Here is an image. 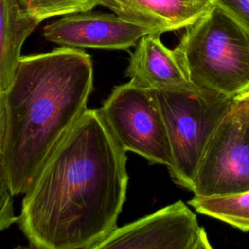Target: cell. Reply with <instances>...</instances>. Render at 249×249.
I'll use <instances>...</instances> for the list:
<instances>
[{"label": "cell", "mask_w": 249, "mask_h": 249, "mask_svg": "<svg viewBox=\"0 0 249 249\" xmlns=\"http://www.w3.org/2000/svg\"><path fill=\"white\" fill-rule=\"evenodd\" d=\"M199 230L196 214L179 200L116 227L85 249H190Z\"/></svg>", "instance_id": "7"}, {"label": "cell", "mask_w": 249, "mask_h": 249, "mask_svg": "<svg viewBox=\"0 0 249 249\" xmlns=\"http://www.w3.org/2000/svg\"><path fill=\"white\" fill-rule=\"evenodd\" d=\"M13 208V196L9 190L6 181L0 183V231L8 229L14 223H17Z\"/></svg>", "instance_id": "14"}, {"label": "cell", "mask_w": 249, "mask_h": 249, "mask_svg": "<svg viewBox=\"0 0 249 249\" xmlns=\"http://www.w3.org/2000/svg\"><path fill=\"white\" fill-rule=\"evenodd\" d=\"M213 2L249 30V0H213Z\"/></svg>", "instance_id": "15"}, {"label": "cell", "mask_w": 249, "mask_h": 249, "mask_svg": "<svg viewBox=\"0 0 249 249\" xmlns=\"http://www.w3.org/2000/svg\"><path fill=\"white\" fill-rule=\"evenodd\" d=\"M114 14L157 29L160 34L185 28L214 6L212 0H101Z\"/></svg>", "instance_id": "10"}, {"label": "cell", "mask_w": 249, "mask_h": 249, "mask_svg": "<svg viewBox=\"0 0 249 249\" xmlns=\"http://www.w3.org/2000/svg\"><path fill=\"white\" fill-rule=\"evenodd\" d=\"M212 1H213V0H212Z\"/></svg>", "instance_id": "21"}, {"label": "cell", "mask_w": 249, "mask_h": 249, "mask_svg": "<svg viewBox=\"0 0 249 249\" xmlns=\"http://www.w3.org/2000/svg\"><path fill=\"white\" fill-rule=\"evenodd\" d=\"M107 128L125 151L150 163L171 166V151L155 92L128 81L114 88L97 109Z\"/></svg>", "instance_id": "5"}, {"label": "cell", "mask_w": 249, "mask_h": 249, "mask_svg": "<svg viewBox=\"0 0 249 249\" xmlns=\"http://www.w3.org/2000/svg\"><path fill=\"white\" fill-rule=\"evenodd\" d=\"M150 33L160 32L114 13L91 10L63 16L43 27V36L47 41L80 50H127Z\"/></svg>", "instance_id": "8"}, {"label": "cell", "mask_w": 249, "mask_h": 249, "mask_svg": "<svg viewBox=\"0 0 249 249\" xmlns=\"http://www.w3.org/2000/svg\"><path fill=\"white\" fill-rule=\"evenodd\" d=\"M90 56L59 47L21 56L4 93L6 128L0 163L12 196L24 194L60 141L88 109Z\"/></svg>", "instance_id": "2"}, {"label": "cell", "mask_w": 249, "mask_h": 249, "mask_svg": "<svg viewBox=\"0 0 249 249\" xmlns=\"http://www.w3.org/2000/svg\"><path fill=\"white\" fill-rule=\"evenodd\" d=\"M39 23L19 0H0V93L9 89L23 43Z\"/></svg>", "instance_id": "11"}, {"label": "cell", "mask_w": 249, "mask_h": 249, "mask_svg": "<svg viewBox=\"0 0 249 249\" xmlns=\"http://www.w3.org/2000/svg\"><path fill=\"white\" fill-rule=\"evenodd\" d=\"M154 92L171 151L169 174L177 185L192 191L206 144L234 98L199 88L192 91Z\"/></svg>", "instance_id": "4"}, {"label": "cell", "mask_w": 249, "mask_h": 249, "mask_svg": "<svg viewBox=\"0 0 249 249\" xmlns=\"http://www.w3.org/2000/svg\"><path fill=\"white\" fill-rule=\"evenodd\" d=\"M241 96H243V98H244V99H245V101H246L247 109H248V114H249V91H248V92H246V93H244V94H242Z\"/></svg>", "instance_id": "19"}, {"label": "cell", "mask_w": 249, "mask_h": 249, "mask_svg": "<svg viewBox=\"0 0 249 249\" xmlns=\"http://www.w3.org/2000/svg\"><path fill=\"white\" fill-rule=\"evenodd\" d=\"M174 50L196 88L230 98L249 91V30L219 6L186 26Z\"/></svg>", "instance_id": "3"}, {"label": "cell", "mask_w": 249, "mask_h": 249, "mask_svg": "<svg viewBox=\"0 0 249 249\" xmlns=\"http://www.w3.org/2000/svg\"><path fill=\"white\" fill-rule=\"evenodd\" d=\"M190 249H213V247L209 242L207 233L203 228L200 227L197 238Z\"/></svg>", "instance_id": "16"}, {"label": "cell", "mask_w": 249, "mask_h": 249, "mask_svg": "<svg viewBox=\"0 0 249 249\" xmlns=\"http://www.w3.org/2000/svg\"><path fill=\"white\" fill-rule=\"evenodd\" d=\"M126 152L97 109H87L23 194L17 223L37 249H85L117 227Z\"/></svg>", "instance_id": "1"}, {"label": "cell", "mask_w": 249, "mask_h": 249, "mask_svg": "<svg viewBox=\"0 0 249 249\" xmlns=\"http://www.w3.org/2000/svg\"><path fill=\"white\" fill-rule=\"evenodd\" d=\"M249 190V114L243 96L234 101L211 135L198 162L192 192L210 197Z\"/></svg>", "instance_id": "6"}, {"label": "cell", "mask_w": 249, "mask_h": 249, "mask_svg": "<svg viewBox=\"0 0 249 249\" xmlns=\"http://www.w3.org/2000/svg\"><path fill=\"white\" fill-rule=\"evenodd\" d=\"M6 128V111H5V101L4 93H0V152L2 150L4 136Z\"/></svg>", "instance_id": "17"}, {"label": "cell", "mask_w": 249, "mask_h": 249, "mask_svg": "<svg viewBox=\"0 0 249 249\" xmlns=\"http://www.w3.org/2000/svg\"><path fill=\"white\" fill-rule=\"evenodd\" d=\"M160 33L141 37L130 54L126 76L135 85L153 91H192L196 88L187 76L174 49Z\"/></svg>", "instance_id": "9"}, {"label": "cell", "mask_w": 249, "mask_h": 249, "mask_svg": "<svg viewBox=\"0 0 249 249\" xmlns=\"http://www.w3.org/2000/svg\"><path fill=\"white\" fill-rule=\"evenodd\" d=\"M19 2L40 22L53 17L87 12L101 6V0H19Z\"/></svg>", "instance_id": "13"}, {"label": "cell", "mask_w": 249, "mask_h": 249, "mask_svg": "<svg viewBox=\"0 0 249 249\" xmlns=\"http://www.w3.org/2000/svg\"><path fill=\"white\" fill-rule=\"evenodd\" d=\"M196 212L206 215L242 231H249V190L220 196H195L189 201Z\"/></svg>", "instance_id": "12"}, {"label": "cell", "mask_w": 249, "mask_h": 249, "mask_svg": "<svg viewBox=\"0 0 249 249\" xmlns=\"http://www.w3.org/2000/svg\"><path fill=\"white\" fill-rule=\"evenodd\" d=\"M3 181H6V180H5V176H4V172H3L2 165H1V163H0V183L3 182Z\"/></svg>", "instance_id": "20"}, {"label": "cell", "mask_w": 249, "mask_h": 249, "mask_svg": "<svg viewBox=\"0 0 249 249\" xmlns=\"http://www.w3.org/2000/svg\"><path fill=\"white\" fill-rule=\"evenodd\" d=\"M12 249H37V248H35V247L32 246L31 244H29V245H27V246H24V245H18V246H16V247L12 248Z\"/></svg>", "instance_id": "18"}]
</instances>
